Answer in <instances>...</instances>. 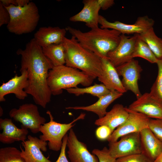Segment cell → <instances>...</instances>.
I'll return each mask as SVG.
<instances>
[{
	"instance_id": "obj_38",
	"label": "cell",
	"mask_w": 162,
	"mask_h": 162,
	"mask_svg": "<svg viewBox=\"0 0 162 162\" xmlns=\"http://www.w3.org/2000/svg\"><path fill=\"white\" fill-rule=\"evenodd\" d=\"M17 6L23 7L28 4L30 2L28 0H16Z\"/></svg>"
},
{
	"instance_id": "obj_16",
	"label": "cell",
	"mask_w": 162,
	"mask_h": 162,
	"mask_svg": "<svg viewBox=\"0 0 162 162\" xmlns=\"http://www.w3.org/2000/svg\"><path fill=\"white\" fill-rule=\"evenodd\" d=\"M20 71V75L15 74L7 82H3L0 86V102L5 101V96L10 94H14L20 100H24L27 97L25 90L28 86L27 72L26 70Z\"/></svg>"
},
{
	"instance_id": "obj_14",
	"label": "cell",
	"mask_w": 162,
	"mask_h": 162,
	"mask_svg": "<svg viewBox=\"0 0 162 162\" xmlns=\"http://www.w3.org/2000/svg\"><path fill=\"white\" fill-rule=\"evenodd\" d=\"M21 143L23 148L20 146L21 155L26 162H51L41 152L46 151L47 142L29 135Z\"/></svg>"
},
{
	"instance_id": "obj_33",
	"label": "cell",
	"mask_w": 162,
	"mask_h": 162,
	"mask_svg": "<svg viewBox=\"0 0 162 162\" xmlns=\"http://www.w3.org/2000/svg\"><path fill=\"white\" fill-rule=\"evenodd\" d=\"M110 129L106 125H101L98 127L96 130L97 138L100 140H107L112 134Z\"/></svg>"
},
{
	"instance_id": "obj_5",
	"label": "cell",
	"mask_w": 162,
	"mask_h": 162,
	"mask_svg": "<svg viewBox=\"0 0 162 162\" xmlns=\"http://www.w3.org/2000/svg\"><path fill=\"white\" fill-rule=\"evenodd\" d=\"M5 7L10 15V20L7 26L10 32L20 35L31 33L35 29L40 16L35 3L30 2L23 7L13 4Z\"/></svg>"
},
{
	"instance_id": "obj_22",
	"label": "cell",
	"mask_w": 162,
	"mask_h": 162,
	"mask_svg": "<svg viewBox=\"0 0 162 162\" xmlns=\"http://www.w3.org/2000/svg\"><path fill=\"white\" fill-rule=\"evenodd\" d=\"M142 153L153 162L162 152V142L148 127L140 132Z\"/></svg>"
},
{
	"instance_id": "obj_26",
	"label": "cell",
	"mask_w": 162,
	"mask_h": 162,
	"mask_svg": "<svg viewBox=\"0 0 162 162\" xmlns=\"http://www.w3.org/2000/svg\"><path fill=\"white\" fill-rule=\"evenodd\" d=\"M67 91L70 94H74L76 96L83 95L85 94H90L98 98L109 93L110 92L103 84H94L92 86L84 88L78 87L76 88H66Z\"/></svg>"
},
{
	"instance_id": "obj_28",
	"label": "cell",
	"mask_w": 162,
	"mask_h": 162,
	"mask_svg": "<svg viewBox=\"0 0 162 162\" xmlns=\"http://www.w3.org/2000/svg\"><path fill=\"white\" fill-rule=\"evenodd\" d=\"M0 162H26L21 156V151L14 147H8L0 149Z\"/></svg>"
},
{
	"instance_id": "obj_31",
	"label": "cell",
	"mask_w": 162,
	"mask_h": 162,
	"mask_svg": "<svg viewBox=\"0 0 162 162\" xmlns=\"http://www.w3.org/2000/svg\"><path fill=\"white\" fill-rule=\"evenodd\" d=\"M92 153L97 156L99 162H115L116 160L110 156L108 149L106 147L101 150L95 148L92 151Z\"/></svg>"
},
{
	"instance_id": "obj_35",
	"label": "cell",
	"mask_w": 162,
	"mask_h": 162,
	"mask_svg": "<svg viewBox=\"0 0 162 162\" xmlns=\"http://www.w3.org/2000/svg\"><path fill=\"white\" fill-rule=\"evenodd\" d=\"M68 137V134H66L62 140V143L59 155L57 160L55 162H69L66 157L65 154Z\"/></svg>"
},
{
	"instance_id": "obj_9",
	"label": "cell",
	"mask_w": 162,
	"mask_h": 162,
	"mask_svg": "<svg viewBox=\"0 0 162 162\" xmlns=\"http://www.w3.org/2000/svg\"><path fill=\"white\" fill-rule=\"evenodd\" d=\"M99 23L101 28L115 29L122 34H140L153 27L154 21L148 16H145L138 17L134 24H129L118 21L110 22L100 15Z\"/></svg>"
},
{
	"instance_id": "obj_18",
	"label": "cell",
	"mask_w": 162,
	"mask_h": 162,
	"mask_svg": "<svg viewBox=\"0 0 162 162\" xmlns=\"http://www.w3.org/2000/svg\"><path fill=\"white\" fill-rule=\"evenodd\" d=\"M0 141L4 144H10L16 141L23 142L26 140L28 129L23 127L17 128L11 119H0Z\"/></svg>"
},
{
	"instance_id": "obj_36",
	"label": "cell",
	"mask_w": 162,
	"mask_h": 162,
	"mask_svg": "<svg viewBox=\"0 0 162 162\" xmlns=\"http://www.w3.org/2000/svg\"><path fill=\"white\" fill-rule=\"evenodd\" d=\"M97 1L100 9L104 10L107 9L115 4L113 0H97Z\"/></svg>"
},
{
	"instance_id": "obj_30",
	"label": "cell",
	"mask_w": 162,
	"mask_h": 162,
	"mask_svg": "<svg viewBox=\"0 0 162 162\" xmlns=\"http://www.w3.org/2000/svg\"><path fill=\"white\" fill-rule=\"evenodd\" d=\"M148 127L162 142V119L150 118Z\"/></svg>"
},
{
	"instance_id": "obj_39",
	"label": "cell",
	"mask_w": 162,
	"mask_h": 162,
	"mask_svg": "<svg viewBox=\"0 0 162 162\" xmlns=\"http://www.w3.org/2000/svg\"><path fill=\"white\" fill-rule=\"evenodd\" d=\"M153 162H162V152L157 157Z\"/></svg>"
},
{
	"instance_id": "obj_24",
	"label": "cell",
	"mask_w": 162,
	"mask_h": 162,
	"mask_svg": "<svg viewBox=\"0 0 162 162\" xmlns=\"http://www.w3.org/2000/svg\"><path fill=\"white\" fill-rule=\"evenodd\" d=\"M45 56L51 62L54 67L65 64V55L62 43L52 44L42 47Z\"/></svg>"
},
{
	"instance_id": "obj_29",
	"label": "cell",
	"mask_w": 162,
	"mask_h": 162,
	"mask_svg": "<svg viewBox=\"0 0 162 162\" xmlns=\"http://www.w3.org/2000/svg\"><path fill=\"white\" fill-rule=\"evenodd\" d=\"M158 73L156 79L151 88V96L162 104V59L156 63Z\"/></svg>"
},
{
	"instance_id": "obj_10",
	"label": "cell",
	"mask_w": 162,
	"mask_h": 162,
	"mask_svg": "<svg viewBox=\"0 0 162 162\" xmlns=\"http://www.w3.org/2000/svg\"><path fill=\"white\" fill-rule=\"evenodd\" d=\"M129 115L126 121L113 132L107 140L109 142L118 141L121 136L130 133L140 132L148 127L150 118L140 113L128 109Z\"/></svg>"
},
{
	"instance_id": "obj_17",
	"label": "cell",
	"mask_w": 162,
	"mask_h": 162,
	"mask_svg": "<svg viewBox=\"0 0 162 162\" xmlns=\"http://www.w3.org/2000/svg\"><path fill=\"white\" fill-rule=\"evenodd\" d=\"M82 3L83 7L82 10L70 17V21L84 22L91 29L98 28L100 16L99 12L100 8L97 0H84Z\"/></svg>"
},
{
	"instance_id": "obj_37",
	"label": "cell",
	"mask_w": 162,
	"mask_h": 162,
	"mask_svg": "<svg viewBox=\"0 0 162 162\" xmlns=\"http://www.w3.org/2000/svg\"><path fill=\"white\" fill-rule=\"evenodd\" d=\"M0 2L4 6H8L11 4L17 6L16 0H0Z\"/></svg>"
},
{
	"instance_id": "obj_12",
	"label": "cell",
	"mask_w": 162,
	"mask_h": 162,
	"mask_svg": "<svg viewBox=\"0 0 162 162\" xmlns=\"http://www.w3.org/2000/svg\"><path fill=\"white\" fill-rule=\"evenodd\" d=\"M138 34L132 36L121 34L120 41L116 48L107 55L108 59L116 68L132 59Z\"/></svg>"
},
{
	"instance_id": "obj_20",
	"label": "cell",
	"mask_w": 162,
	"mask_h": 162,
	"mask_svg": "<svg viewBox=\"0 0 162 162\" xmlns=\"http://www.w3.org/2000/svg\"><path fill=\"white\" fill-rule=\"evenodd\" d=\"M66 32L65 28L58 27H42L34 34V38L42 47H45L52 44L62 43Z\"/></svg>"
},
{
	"instance_id": "obj_8",
	"label": "cell",
	"mask_w": 162,
	"mask_h": 162,
	"mask_svg": "<svg viewBox=\"0 0 162 162\" xmlns=\"http://www.w3.org/2000/svg\"><path fill=\"white\" fill-rule=\"evenodd\" d=\"M108 146L110 155L115 159L142 153L140 132L124 135L118 141L109 142Z\"/></svg>"
},
{
	"instance_id": "obj_2",
	"label": "cell",
	"mask_w": 162,
	"mask_h": 162,
	"mask_svg": "<svg viewBox=\"0 0 162 162\" xmlns=\"http://www.w3.org/2000/svg\"><path fill=\"white\" fill-rule=\"evenodd\" d=\"M65 29L83 47L101 58H108L107 54L118 45L122 34L115 29L99 27L86 32L70 26Z\"/></svg>"
},
{
	"instance_id": "obj_7",
	"label": "cell",
	"mask_w": 162,
	"mask_h": 162,
	"mask_svg": "<svg viewBox=\"0 0 162 162\" xmlns=\"http://www.w3.org/2000/svg\"><path fill=\"white\" fill-rule=\"evenodd\" d=\"M9 115L15 121L21 123V127L29 129L33 134L39 132L41 125L46 122V119L40 114L38 106L32 103L24 104L18 109H12Z\"/></svg>"
},
{
	"instance_id": "obj_4",
	"label": "cell",
	"mask_w": 162,
	"mask_h": 162,
	"mask_svg": "<svg viewBox=\"0 0 162 162\" xmlns=\"http://www.w3.org/2000/svg\"><path fill=\"white\" fill-rule=\"evenodd\" d=\"M94 79L79 70L66 65L53 67L48 73L47 83L52 95L61 94L63 89L77 87L80 84L88 87Z\"/></svg>"
},
{
	"instance_id": "obj_3",
	"label": "cell",
	"mask_w": 162,
	"mask_h": 162,
	"mask_svg": "<svg viewBox=\"0 0 162 162\" xmlns=\"http://www.w3.org/2000/svg\"><path fill=\"white\" fill-rule=\"evenodd\" d=\"M65 55L66 65L84 72L94 79L102 73L101 58L83 47L76 39L65 37L62 43Z\"/></svg>"
},
{
	"instance_id": "obj_11",
	"label": "cell",
	"mask_w": 162,
	"mask_h": 162,
	"mask_svg": "<svg viewBox=\"0 0 162 162\" xmlns=\"http://www.w3.org/2000/svg\"><path fill=\"white\" fill-rule=\"evenodd\" d=\"M116 69L119 76H122V82L126 90L132 92L136 99L140 98L142 94L139 89L138 81L142 69L138 61L133 58L116 67Z\"/></svg>"
},
{
	"instance_id": "obj_15",
	"label": "cell",
	"mask_w": 162,
	"mask_h": 162,
	"mask_svg": "<svg viewBox=\"0 0 162 162\" xmlns=\"http://www.w3.org/2000/svg\"><path fill=\"white\" fill-rule=\"evenodd\" d=\"M129 110L142 113L152 119H162V104L145 93L127 107Z\"/></svg>"
},
{
	"instance_id": "obj_19",
	"label": "cell",
	"mask_w": 162,
	"mask_h": 162,
	"mask_svg": "<svg viewBox=\"0 0 162 162\" xmlns=\"http://www.w3.org/2000/svg\"><path fill=\"white\" fill-rule=\"evenodd\" d=\"M103 71L98 80L110 91H116L123 94L127 92L124 87L116 68L108 58H101Z\"/></svg>"
},
{
	"instance_id": "obj_1",
	"label": "cell",
	"mask_w": 162,
	"mask_h": 162,
	"mask_svg": "<svg viewBox=\"0 0 162 162\" xmlns=\"http://www.w3.org/2000/svg\"><path fill=\"white\" fill-rule=\"evenodd\" d=\"M16 53L21 56L20 70H26L27 72L28 86L25 91L32 96L37 104L45 108L52 95L47 80L53 65L34 38L26 44L24 49H18Z\"/></svg>"
},
{
	"instance_id": "obj_32",
	"label": "cell",
	"mask_w": 162,
	"mask_h": 162,
	"mask_svg": "<svg viewBox=\"0 0 162 162\" xmlns=\"http://www.w3.org/2000/svg\"><path fill=\"white\" fill-rule=\"evenodd\" d=\"M115 162H153L142 153H140L118 158Z\"/></svg>"
},
{
	"instance_id": "obj_25",
	"label": "cell",
	"mask_w": 162,
	"mask_h": 162,
	"mask_svg": "<svg viewBox=\"0 0 162 162\" xmlns=\"http://www.w3.org/2000/svg\"><path fill=\"white\" fill-rule=\"evenodd\" d=\"M139 36L147 43L158 59H162V39L156 34L153 27L139 34Z\"/></svg>"
},
{
	"instance_id": "obj_6",
	"label": "cell",
	"mask_w": 162,
	"mask_h": 162,
	"mask_svg": "<svg viewBox=\"0 0 162 162\" xmlns=\"http://www.w3.org/2000/svg\"><path fill=\"white\" fill-rule=\"evenodd\" d=\"M50 118V121L41 125L39 130L42 134L39 138L44 141H48L49 149L55 151L61 150L62 140L67 133L75 125L77 121L84 119L86 114L82 113L76 119L68 124L58 123L54 120L53 117L50 111L46 112Z\"/></svg>"
},
{
	"instance_id": "obj_27",
	"label": "cell",
	"mask_w": 162,
	"mask_h": 162,
	"mask_svg": "<svg viewBox=\"0 0 162 162\" xmlns=\"http://www.w3.org/2000/svg\"><path fill=\"white\" fill-rule=\"evenodd\" d=\"M143 58L151 63H157L158 59L150 48L144 41L140 38L138 34L133 55V58Z\"/></svg>"
},
{
	"instance_id": "obj_21",
	"label": "cell",
	"mask_w": 162,
	"mask_h": 162,
	"mask_svg": "<svg viewBox=\"0 0 162 162\" xmlns=\"http://www.w3.org/2000/svg\"><path fill=\"white\" fill-rule=\"evenodd\" d=\"M128 115L127 107H124L122 104H116L103 117L96 120L94 124L98 126H106L112 133L116 128L126 121Z\"/></svg>"
},
{
	"instance_id": "obj_13",
	"label": "cell",
	"mask_w": 162,
	"mask_h": 162,
	"mask_svg": "<svg viewBox=\"0 0 162 162\" xmlns=\"http://www.w3.org/2000/svg\"><path fill=\"white\" fill-rule=\"evenodd\" d=\"M67 147L70 162H99L97 156L89 152L86 144L78 140L72 128L68 134Z\"/></svg>"
},
{
	"instance_id": "obj_23",
	"label": "cell",
	"mask_w": 162,
	"mask_h": 162,
	"mask_svg": "<svg viewBox=\"0 0 162 162\" xmlns=\"http://www.w3.org/2000/svg\"><path fill=\"white\" fill-rule=\"evenodd\" d=\"M123 94L116 91H112L108 94L99 98L94 104L86 106H75L68 107L66 109L74 110H81L91 112L96 114L99 118L103 117L107 113L106 110L108 107L114 101L120 98Z\"/></svg>"
},
{
	"instance_id": "obj_34",
	"label": "cell",
	"mask_w": 162,
	"mask_h": 162,
	"mask_svg": "<svg viewBox=\"0 0 162 162\" xmlns=\"http://www.w3.org/2000/svg\"><path fill=\"white\" fill-rule=\"evenodd\" d=\"M10 18L8 10L0 2V27L4 25H7L9 22Z\"/></svg>"
}]
</instances>
